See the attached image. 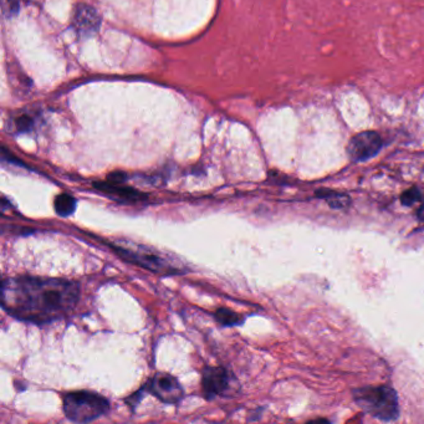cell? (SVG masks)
<instances>
[{
	"instance_id": "cell-10",
	"label": "cell",
	"mask_w": 424,
	"mask_h": 424,
	"mask_svg": "<svg viewBox=\"0 0 424 424\" xmlns=\"http://www.w3.org/2000/svg\"><path fill=\"white\" fill-rule=\"evenodd\" d=\"M54 208L57 215L67 218L74 214V212L76 210V200L72 195L62 193L57 195L54 200Z\"/></svg>"
},
{
	"instance_id": "cell-4",
	"label": "cell",
	"mask_w": 424,
	"mask_h": 424,
	"mask_svg": "<svg viewBox=\"0 0 424 424\" xmlns=\"http://www.w3.org/2000/svg\"><path fill=\"white\" fill-rule=\"evenodd\" d=\"M118 256L125 260L142 266L147 270L154 271L156 274H178L181 269L174 265L168 258L162 256L159 251H152L144 246L133 244L131 241H118V244H111Z\"/></svg>"
},
{
	"instance_id": "cell-5",
	"label": "cell",
	"mask_w": 424,
	"mask_h": 424,
	"mask_svg": "<svg viewBox=\"0 0 424 424\" xmlns=\"http://www.w3.org/2000/svg\"><path fill=\"white\" fill-rule=\"evenodd\" d=\"M142 389L167 404L179 403L184 396L183 387L179 384L178 379L167 373L154 374Z\"/></svg>"
},
{
	"instance_id": "cell-8",
	"label": "cell",
	"mask_w": 424,
	"mask_h": 424,
	"mask_svg": "<svg viewBox=\"0 0 424 424\" xmlns=\"http://www.w3.org/2000/svg\"><path fill=\"white\" fill-rule=\"evenodd\" d=\"M126 179H127L126 174L118 172V173L110 174L106 182L93 183V187L106 195H111L113 198H118V200H125V202H138L147 198V195L142 192L125 185Z\"/></svg>"
},
{
	"instance_id": "cell-14",
	"label": "cell",
	"mask_w": 424,
	"mask_h": 424,
	"mask_svg": "<svg viewBox=\"0 0 424 424\" xmlns=\"http://www.w3.org/2000/svg\"><path fill=\"white\" fill-rule=\"evenodd\" d=\"M8 11H11V14H16L19 9V1L21 0H6Z\"/></svg>"
},
{
	"instance_id": "cell-13",
	"label": "cell",
	"mask_w": 424,
	"mask_h": 424,
	"mask_svg": "<svg viewBox=\"0 0 424 424\" xmlns=\"http://www.w3.org/2000/svg\"><path fill=\"white\" fill-rule=\"evenodd\" d=\"M325 198L328 202V205H331L333 208H343V207H346L350 203L348 197H346L345 195L333 193V195H330V197H325Z\"/></svg>"
},
{
	"instance_id": "cell-1",
	"label": "cell",
	"mask_w": 424,
	"mask_h": 424,
	"mask_svg": "<svg viewBox=\"0 0 424 424\" xmlns=\"http://www.w3.org/2000/svg\"><path fill=\"white\" fill-rule=\"evenodd\" d=\"M79 297L80 287L67 279L16 276L1 284L3 309L18 320L38 325L70 314Z\"/></svg>"
},
{
	"instance_id": "cell-15",
	"label": "cell",
	"mask_w": 424,
	"mask_h": 424,
	"mask_svg": "<svg viewBox=\"0 0 424 424\" xmlns=\"http://www.w3.org/2000/svg\"><path fill=\"white\" fill-rule=\"evenodd\" d=\"M417 215H418L419 219L423 220L424 222V195L423 198H422V205L419 207L418 212H417Z\"/></svg>"
},
{
	"instance_id": "cell-9",
	"label": "cell",
	"mask_w": 424,
	"mask_h": 424,
	"mask_svg": "<svg viewBox=\"0 0 424 424\" xmlns=\"http://www.w3.org/2000/svg\"><path fill=\"white\" fill-rule=\"evenodd\" d=\"M100 25L101 19L98 11L86 4L77 6L72 19V26L80 35L88 36L95 34L100 29Z\"/></svg>"
},
{
	"instance_id": "cell-2",
	"label": "cell",
	"mask_w": 424,
	"mask_h": 424,
	"mask_svg": "<svg viewBox=\"0 0 424 424\" xmlns=\"http://www.w3.org/2000/svg\"><path fill=\"white\" fill-rule=\"evenodd\" d=\"M353 399L365 413L382 422H392L399 417V397L389 386L355 389Z\"/></svg>"
},
{
	"instance_id": "cell-7",
	"label": "cell",
	"mask_w": 424,
	"mask_h": 424,
	"mask_svg": "<svg viewBox=\"0 0 424 424\" xmlns=\"http://www.w3.org/2000/svg\"><path fill=\"white\" fill-rule=\"evenodd\" d=\"M382 149V138L379 133L365 131L358 133L348 144V152L350 159L355 162H363L372 159Z\"/></svg>"
},
{
	"instance_id": "cell-6",
	"label": "cell",
	"mask_w": 424,
	"mask_h": 424,
	"mask_svg": "<svg viewBox=\"0 0 424 424\" xmlns=\"http://www.w3.org/2000/svg\"><path fill=\"white\" fill-rule=\"evenodd\" d=\"M234 387L231 373L224 367L207 366L202 373V389L205 399H213L219 396H228Z\"/></svg>"
},
{
	"instance_id": "cell-12",
	"label": "cell",
	"mask_w": 424,
	"mask_h": 424,
	"mask_svg": "<svg viewBox=\"0 0 424 424\" xmlns=\"http://www.w3.org/2000/svg\"><path fill=\"white\" fill-rule=\"evenodd\" d=\"M422 193H420V190L418 188H411V190H406L402 197H401V202H402V205H406V207H411V205H413L414 203H417L419 200H422Z\"/></svg>"
},
{
	"instance_id": "cell-3",
	"label": "cell",
	"mask_w": 424,
	"mask_h": 424,
	"mask_svg": "<svg viewBox=\"0 0 424 424\" xmlns=\"http://www.w3.org/2000/svg\"><path fill=\"white\" fill-rule=\"evenodd\" d=\"M62 409L67 419L75 423H88L110 411V402L91 391H75L64 394Z\"/></svg>"
},
{
	"instance_id": "cell-11",
	"label": "cell",
	"mask_w": 424,
	"mask_h": 424,
	"mask_svg": "<svg viewBox=\"0 0 424 424\" xmlns=\"http://www.w3.org/2000/svg\"><path fill=\"white\" fill-rule=\"evenodd\" d=\"M214 317L222 326H235V325H239L244 321V319H241V315H238L225 307L218 309L215 311Z\"/></svg>"
}]
</instances>
